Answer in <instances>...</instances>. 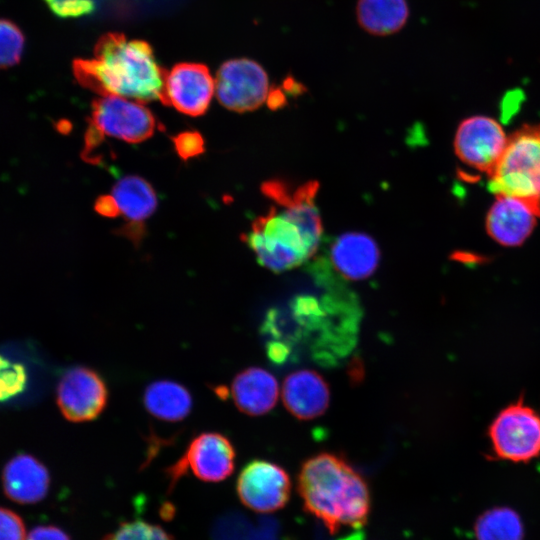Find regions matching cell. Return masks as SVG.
Segmentation results:
<instances>
[{"label":"cell","instance_id":"cell-1","mask_svg":"<svg viewBox=\"0 0 540 540\" xmlns=\"http://www.w3.org/2000/svg\"><path fill=\"white\" fill-rule=\"evenodd\" d=\"M276 206L256 218L244 236L259 264L279 273L293 269L313 256L322 235V222L315 204L318 183L309 181L291 189L279 180L261 187Z\"/></svg>","mask_w":540,"mask_h":540},{"label":"cell","instance_id":"cell-2","mask_svg":"<svg viewBox=\"0 0 540 540\" xmlns=\"http://www.w3.org/2000/svg\"><path fill=\"white\" fill-rule=\"evenodd\" d=\"M93 53L91 59L73 62L81 86L101 96H120L142 103L160 100L166 71L147 42L127 39L121 33H106Z\"/></svg>","mask_w":540,"mask_h":540},{"label":"cell","instance_id":"cell-3","mask_svg":"<svg viewBox=\"0 0 540 540\" xmlns=\"http://www.w3.org/2000/svg\"><path fill=\"white\" fill-rule=\"evenodd\" d=\"M297 490L307 512L330 534L344 527L360 529L369 517L367 482L342 457L322 452L308 458L297 477Z\"/></svg>","mask_w":540,"mask_h":540},{"label":"cell","instance_id":"cell-4","mask_svg":"<svg viewBox=\"0 0 540 540\" xmlns=\"http://www.w3.org/2000/svg\"><path fill=\"white\" fill-rule=\"evenodd\" d=\"M487 186L495 195L520 199L540 217V124L524 125L508 136Z\"/></svg>","mask_w":540,"mask_h":540},{"label":"cell","instance_id":"cell-5","mask_svg":"<svg viewBox=\"0 0 540 540\" xmlns=\"http://www.w3.org/2000/svg\"><path fill=\"white\" fill-rule=\"evenodd\" d=\"M488 435L499 459L529 462L540 455V415L522 400L498 413Z\"/></svg>","mask_w":540,"mask_h":540},{"label":"cell","instance_id":"cell-6","mask_svg":"<svg viewBox=\"0 0 540 540\" xmlns=\"http://www.w3.org/2000/svg\"><path fill=\"white\" fill-rule=\"evenodd\" d=\"M236 452L219 432H202L191 439L183 455L168 469L169 489L187 472L205 482H220L234 471Z\"/></svg>","mask_w":540,"mask_h":540},{"label":"cell","instance_id":"cell-7","mask_svg":"<svg viewBox=\"0 0 540 540\" xmlns=\"http://www.w3.org/2000/svg\"><path fill=\"white\" fill-rule=\"evenodd\" d=\"M215 92L225 108L239 113L253 111L268 100L269 79L263 67L254 60L231 59L218 69Z\"/></svg>","mask_w":540,"mask_h":540},{"label":"cell","instance_id":"cell-8","mask_svg":"<svg viewBox=\"0 0 540 540\" xmlns=\"http://www.w3.org/2000/svg\"><path fill=\"white\" fill-rule=\"evenodd\" d=\"M109 390L104 378L93 368L77 365L68 369L56 388V402L70 422L93 421L105 410Z\"/></svg>","mask_w":540,"mask_h":540},{"label":"cell","instance_id":"cell-9","mask_svg":"<svg viewBox=\"0 0 540 540\" xmlns=\"http://www.w3.org/2000/svg\"><path fill=\"white\" fill-rule=\"evenodd\" d=\"M88 122L104 136L128 143L142 142L158 128L154 115L142 102L113 95L93 101Z\"/></svg>","mask_w":540,"mask_h":540},{"label":"cell","instance_id":"cell-10","mask_svg":"<svg viewBox=\"0 0 540 540\" xmlns=\"http://www.w3.org/2000/svg\"><path fill=\"white\" fill-rule=\"evenodd\" d=\"M236 492L241 503L257 513H271L282 509L291 494L288 473L278 464L256 459L240 471Z\"/></svg>","mask_w":540,"mask_h":540},{"label":"cell","instance_id":"cell-11","mask_svg":"<svg viewBox=\"0 0 540 540\" xmlns=\"http://www.w3.org/2000/svg\"><path fill=\"white\" fill-rule=\"evenodd\" d=\"M507 141L508 136L495 119L472 116L458 126L454 150L464 164L489 176L502 157Z\"/></svg>","mask_w":540,"mask_h":540},{"label":"cell","instance_id":"cell-12","mask_svg":"<svg viewBox=\"0 0 540 540\" xmlns=\"http://www.w3.org/2000/svg\"><path fill=\"white\" fill-rule=\"evenodd\" d=\"M215 91L209 69L199 63H179L166 72L160 100L190 116L204 114Z\"/></svg>","mask_w":540,"mask_h":540},{"label":"cell","instance_id":"cell-13","mask_svg":"<svg viewBox=\"0 0 540 540\" xmlns=\"http://www.w3.org/2000/svg\"><path fill=\"white\" fill-rule=\"evenodd\" d=\"M537 215L518 198L496 195L490 207L485 227L489 236L506 247L521 245L532 233Z\"/></svg>","mask_w":540,"mask_h":540},{"label":"cell","instance_id":"cell-14","mask_svg":"<svg viewBox=\"0 0 540 540\" xmlns=\"http://www.w3.org/2000/svg\"><path fill=\"white\" fill-rule=\"evenodd\" d=\"M286 409L300 420H311L324 414L330 402L327 382L317 372L301 369L290 373L282 386Z\"/></svg>","mask_w":540,"mask_h":540},{"label":"cell","instance_id":"cell-15","mask_svg":"<svg viewBox=\"0 0 540 540\" xmlns=\"http://www.w3.org/2000/svg\"><path fill=\"white\" fill-rule=\"evenodd\" d=\"M5 495L19 504H35L43 500L50 488L46 466L29 454L11 458L2 473Z\"/></svg>","mask_w":540,"mask_h":540},{"label":"cell","instance_id":"cell-16","mask_svg":"<svg viewBox=\"0 0 540 540\" xmlns=\"http://www.w3.org/2000/svg\"><path fill=\"white\" fill-rule=\"evenodd\" d=\"M120 214L127 220L119 232L133 241L144 233V221L156 210L157 196L153 187L138 176H125L112 189Z\"/></svg>","mask_w":540,"mask_h":540},{"label":"cell","instance_id":"cell-17","mask_svg":"<svg viewBox=\"0 0 540 540\" xmlns=\"http://www.w3.org/2000/svg\"><path fill=\"white\" fill-rule=\"evenodd\" d=\"M335 269L348 280H364L378 267L380 252L377 243L365 233L348 232L331 245Z\"/></svg>","mask_w":540,"mask_h":540},{"label":"cell","instance_id":"cell-18","mask_svg":"<svg viewBox=\"0 0 540 540\" xmlns=\"http://www.w3.org/2000/svg\"><path fill=\"white\" fill-rule=\"evenodd\" d=\"M235 406L249 416H261L274 408L279 397L276 378L261 367H248L235 375L231 382Z\"/></svg>","mask_w":540,"mask_h":540},{"label":"cell","instance_id":"cell-19","mask_svg":"<svg viewBox=\"0 0 540 540\" xmlns=\"http://www.w3.org/2000/svg\"><path fill=\"white\" fill-rule=\"evenodd\" d=\"M143 404L148 413L156 419L179 422L190 414L193 398L184 385L161 379L147 385L143 393Z\"/></svg>","mask_w":540,"mask_h":540},{"label":"cell","instance_id":"cell-20","mask_svg":"<svg viewBox=\"0 0 540 540\" xmlns=\"http://www.w3.org/2000/svg\"><path fill=\"white\" fill-rule=\"evenodd\" d=\"M356 14L365 31L384 36L405 25L409 9L406 0H358Z\"/></svg>","mask_w":540,"mask_h":540},{"label":"cell","instance_id":"cell-21","mask_svg":"<svg viewBox=\"0 0 540 540\" xmlns=\"http://www.w3.org/2000/svg\"><path fill=\"white\" fill-rule=\"evenodd\" d=\"M476 540H523L524 526L517 512L494 507L482 513L475 523Z\"/></svg>","mask_w":540,"mask_h":540},{"label":"cell","instance_id":"cell-22","mask_svg":"<svg viewBox=\"0 0 540 540\" xmlns=\"http://www.w3.org/2000/svg\"><path fill=\"white\" fill-rule=\"evenodd\" d=\"M101 540H174L163 527L145 520L124 521Z\"/></svg>","mask_w":540,"mask_h":540},{"label":"cell","instance_id":"cell-23","mask_svg":"<svg viewBox=\"0 0 540 540\" xmlns=\"http://www.w3.org/2000/svg\"><path fill=\"white\" fill-rule=\"evenodd\" d=\"M25 38L12 21L0 18V69L16 65L22 56Z\"/></svg>","mask_w":540,"mask_h":540},{"label":"cell","instance_id":"cell-24","mask_svg":"<svg viewBox=\"0 0 540 540\" xmlns=\"http://www.w3.org/2000/svg\"><path fill=\"white\" fill-rule=\"evenodd\" d=\"M27 371L23 364L0 354V401L22 393L27 385Z\"/></svg>","mask_w":540,"mask_h":540},{"label":"cell","instance_id":"cell-25","mask_svg":"<svg viewBox=\"0 0 540 540\" xmlns=\"http://www.w3.org/2000/svg\"><path fill=\"white\" fill-rule=\"evenodd\" d=\"M50 10L58 17H80L89 15L96 9L93 0H44Z\"/></svg>","mask_w":540,"mask_h":540},{"label":"cell","instance_id":"cell-26","mask_svg":"<svg viewBox=\"0 0 540 540\" xmlns=\"http://www.w3.org/2000/svg\"><path fill=\"white\" fill-rule=\"evenodd\" d=\"M23 519L14 511L0 507V540H26Z\"/></svg>","mask_w":540,"mask_h":540},{"label":"cell","instance_id":"cell-27","mask_svg":"<svg viewBox=\"0 0 540 540\" xmlns=\"http://www.w3.org/2000/svg\"><path fill=\"white\" fill-rule=\"evenodd\" d=\"M177 154L183 159L198 156L205 151L202 135L196 131H185L172 138Z\"/></svg>","mask_w":540,"mask_h":540},{"label":"cell","instance_id":"cell-28","mask_svg":"<svg viewBox=\"0 0 540 540\" xmlns=\"http://www.w3.org/2000/svg\"><path fill=\"white\" fill-rule=\"evenodd\" d=\"M26 540H71L69 535L60 527L40 525L27 533Z\"/></svg>","mask_w":540,"mask_h":540},{"label":"cell","instance_id":"cell-29","mask_svg":"<svg viewBox=\"0 0 540 540\" xmlns=\"http://www.w3.org/2000/svg\"><path fill=\"white\" fill-rule=\"evenodd\" d=\"M94 208L102 216L114 218L120 215L117 203L112 195H102L98 197Z\"/></svg>","mask_w":540,"mask_h":540},{"label":"cell","instance_id":"cell-30","mask_svg":"<svg viewBox=\"0 0 540 540\" xmlns=\"http://www.w3.org/2000/svg\"><path fill=\"white\" fill-rule=\"evenodd\" d=\"M56 128L58 129L59 132L63 134H67L71 129V125L69 121L61 120L58 122Z\"/></svg>","mask_w":540,"mask_h":540},{"label":"cell","instance_id":"cell-31","mask_svg":"<svg viewBox=\"0 0 540 540\" xmlns=\"http://www.w3.org/2000/svg\"><path fill=\"white\" fill-rule=\"evenodd\" d=\"M340 540H365V535L361 530H356L347 537H344Z\"/></svg>","mask_w":540,"mask_h":540}]
</instances>
